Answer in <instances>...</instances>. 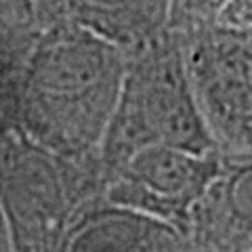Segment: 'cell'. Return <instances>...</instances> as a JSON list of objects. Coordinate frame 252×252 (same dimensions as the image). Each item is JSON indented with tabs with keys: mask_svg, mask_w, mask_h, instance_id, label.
Wrapping results in <instances>:
<instances>
[{
	"mask_svg": "<svg viewBox=\"0 0 252 252\" xmlns=\"http://www.w3.org/2000/svg\"><path fill=\"white\" fill-rule=\"evenodd\" d=\"M126 72L112 46L91 36H59L34 55L23 86L30 128L61 152L107 139Z\"/></svg>",
	"mask_w": 252,
	"mask_h": 252,
	"instance_id": "cell-1",
	"label": "cell"
},
{
	"mask_svg": "<svg viewBox=\"0 0 252 252\" xmlns=\"http://www.w3.org/2000/svg\"><path fill=\"white\" fill-rule=\"evenodd\" d=\"M130 156L145 145H172L212 154V132L185 72L172 63L126 72L109 135Z\"/></svg>",
	"mask_w": 252,
	"mask_h": 252,
	"instance_id": "cell-2",
	"label": "cell"
},
{
	"mask_svg": "<svg viewBox=\"0 0 252 252\" xmlns=\"http://www.w3.org/2000/svg\"><path fill=\"white\" fill-rule=\"evenodd\" d=\"M219 179L212 154H193L172 145H145L126 156L112 189V202L158 220L187 219L189 210Z\"/></svg>",
	"mask_w": 252,
	"mask_h": 252,
	"instance_id": "cell-3",
	"label": "cell"
},
{
	"mask_svg": "<svg viewBox=\"0 0 252 252\" xmlns=\"http://www.w3.org/2000/svg\"><path fill=\"white\" fill-rule=\"evenodd\" d=\"M193 82L210 120L252 141V36H227L208 46L198 57Z\"/></svg>",
	"mask_w": 252,
	"mask_h": 252,
	"instance_id": "cell-4",
	"label": "cell"
},
{
	"mask_svg": "<svg viewBox=\"0 0 252 252\" xmlns=\"http://www.w3.org/2000/svg\"><path fill=\"white\" fill-rule=\"evenodd\" d=\"M162 223L126 206H112L86 217L69 233L65 252H149Z\"/></svg>",
	"mask_w": 252,
	"mask_h": 252,
	"instance_id": "cell-5",
	"label": "cell"
},
{
	"mask_svg": "<svg viewBox=\"0 0 252 252\" xmlns=\"http://www.w3.org/2000/svg\"><path fill=\"white\" fill-rule=\"evenodd\" d=\"M223 202L233 223L252 233V162L244 164L227 177Z\"/></svg>",
	"mask_w": 252,
	"mask_h": 252,
	"instance_id": "cell-6",
	"label": "cell"
},
{
	"mask_svg": "<svg viewBox=\"0 0 252 252\" xmlns=\"http://www.w3.org/2000/svg\"><path fill=\"white\" fill-rule=\"evenodd\" d=\"M227 19L242 30H252V0H229Z\"/></svg>",
	"mask_w": 252,
	"mask_h": 252,
	"instance_id": "cell-7",
	"label": "cell"
},
{
	"mask_svg": "<svg viewBox=\"0 0 252 252\" xmlns=\"http://www.w3.org/2000/svg\"><path fill=\"white\" fill-rule=\"evenodd\" d=\"M4 240H6V219L2 212V204H0V252L4 248Z\"/></svg>",
	"mask_w": 252,
	"mask_h": 252,
	"instance_id": "cell-8",
	"label": "cell"
}]
</instances>
